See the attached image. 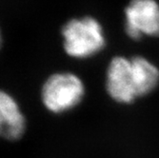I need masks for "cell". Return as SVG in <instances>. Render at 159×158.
Returning a JSON list of instances; mask_svg holds the SVG:
<instances>
[{"mask_svg":"<svg viewBox=\"0 0 159 158\" xmlns=\"http://www.w3.org/2000/svg\"><path fill=\"white\" fill-rule=\"evenodd\" d=\"M62 35L65 52L75 58L93 56L106 45L103 28L92 16L68 21L62 28Z\"/></svg>","mask_w":159,"mask_h":158,"instance_id":"6da1fadb","label":"cell"},{"mask_svg":"<svg viewBox=\"0 0 159 158\" xmlns=\"http://www.w3.org/2000/svg\"><path fill=\"white\" fill-rule=\"evenodd\" d=\"M84 95V85L74 74H55L42 89V100L48 110L59 113L76 106Z\"/></svg>","mask_w":159,"mask_h":158,"instance_id":"7a4b0ae2","label":"cell"},{"mask_svg":"<svg viewBox=\"0 0 159 158\" xmlns=\"http://www.w3.org/2000/svg\"><path fill=\"white\" fill-rule=\"evenodd\" d=\"M124 13L125 31L131 39L159 36V3L156 0H131Z\"/></svg>","mask_w":159,"mask_h":158,"instance_id":"3957f363","label":"cell"},{"mask_svg":"<svg viewBox=\"0 0 159 158\" xmlns=\"http://www.w3.org/2000/svg\"><path fill=\"white\" fill-rule=\"evenodd\" d=\"M110 96L118 103H131L137 98L131 58L115 56L111 60L106 76Z\"/></svg>","mask_w":159,"mask_h":158,"instance_id":"277c9868","label":"cell"},{"mask_svg":"<svg viewBox=\"0 0 159 158\" xmlns=\"http://www.w3.org/2000/svg\"><path fill=\"white\" fill-rule=\"evenodd\" d=\"M25 129V118L17 103L10 94L0 91V136L19 138Z\"/></svg>","mask_w":159,"mask_h":158,"instance_id":"5b68a950","label":"cell"},{"mask_svg":"<svg viewBox=\"0 0 159 158\" xmlns=\"http://www.w3.org/2000/svg\"><path fill=\"white\" fill-rule=\"evenodd\" d=\"M137 97L152 93L159 83V69L148 58L135 55L131 58Z\"/></svg>","mask_w":159,"mask_h":158,"instance_id":"8992f818","label":"cell"},{"mask_svg":"<svg viewBox=\"0 0 159 158\" xmlns=\"http://www.w3.org/2000/svg\"><path fill=\"white\" fill-rule=\"evenodd\" d=\"M0 41H1V39H0Z\"/></svg>","mask_w":159,"mask_h":158,"instance_id":"52a82bcc","label":"cell"}]
</instances>
